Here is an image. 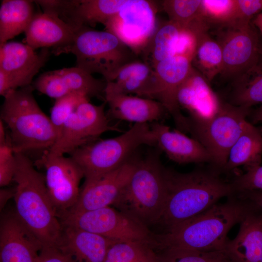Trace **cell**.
Instances as JSON below:
<instances>
[{
  "label": "cell",
  "instance_id": "6da1fadb",
  "mask_svg": "<svg viewBox=\"0 0 262 262\" xmlns=\"http://www.w3.org/2000/svg\"><path fill=\"white\" fill-rule=\"evenodd\" d=\"M195 216L162 234L154 235V248L201 251L223 250L227 235L257 205L234 194Z\"/></svg>",
  "mask_w": 262,
  "mask_h": 262
},
{
  "label": "cell",
  "instance_id": "7a4b0ae2",
  "mask_svg": "<svg viewBox=\"0 0 262 262\" xmlns=\"http://www.w3.org/2000/svg\"><path fill=\"white\" fill-rule=\"evenodd\" d=\"M222 174L210 164L184 173L165 167V201L158 224L165 231L234 195L231 182Z\"/></svg>",
  "mask_w": 262,
  "mask_h": 262
},
{
  "label": "cell",
  "instance_id": "3957f363",
  "mask_svg": "<svg viewBox=\"0 0 262 262\" xmlns=\"http://www.w3.org/2000/svg\"><path fill=\"white\" fill-rule=\"evenodd\" d=\"M15 153V213L43 246H58L63 228L49 196L45 176L26 154Z\"/></svg>",
  "mask_w": 262,
  "mask_h": 262
},
{
  "label": "cell",
  "instance_id": "277c9868",
  "mask_svg": "<svg viewBox=\"0 0 262 262\" xmlns=\"http://www.w3.org/2000/svg\"><path fill=\"white\" fill-rule=\"evenodd\" d=\"M33 86L11 90L4 96L0 119L8 129L15 153L49 150L58 134L34 98Z\"/></svg>",
  "mask_w": 262,
  "mask_h": 262
},
{
  "label": "cell",
  "instance_id": "5b68a950",
  "mask_svg": "<svg viewBox=\"0 0 262 262\" xmlns=\"http://www.w3.org/2000/svg\"><path fill=\"white\" fill-rule=\"evenodd\" d=\"M160 153L157 149L145 158H136L126 186L113 204L147 227L158 223L165 201V167Z\"/></svg>",
  "mask_w": 262,
  "mask_h": 262
},
{
  "label": "cell",
  "instance_id": "8992f818",
  "mask_svg": "<svg viewBox=\"0 0 262 262\" xmlns=\"http://www.w3.org/2000/svg\"><path fill=\"white\" fill-rule=\"evenodd\" d=\"M155 146L150 124L135 123L121 134L97 140L69 154L83 172L85 181L98 179L133 157L142 145Z\"/></svg>",
  "mask_w": 262,
  "mask_h": 262
},
{
  "label": "cell",
  "instance_id": "52a82bcc",
  "mask_svg": "<svg viewBox=\"0 0 262 262\" xmlns=\"http://www.w3.org/2000/svg\"><path fill=\"white\" fill-rule=\"evenodd\" d=\"M70 52L76 57V67L101 75L106 82L120 67L134 61L135 55L113 33L85 26L76 30Z\"/></svg>",
  "mask_w": 262,
  "mask_h": 262
},
{
  "label": "cell",
  "instance_id": "ba28073f",
  "mask_svg": "<svg viewBox=\"0 0 262 262\" xmlns=\"http://www.w3.org/2000/svg\"><path fill=\"white\" fill-rule=\"evenodd\" d=\"M251 111V108L221 102L212 116L188 119L189 132L208 151L212 159L211 164L223 174L229 151L240 135Z\"/></svg>",
  "mask_w": 262,
  "mask_h": 262
},
{
  "label": "cell",
  "instance_id": "9c48e42d",
  "mask_svg": "<svg viewBox=\"0 0 262 262\" xmlns=\"http://www.w3.org/2000/svg\"><path fill=\"white\" fill-rule=\"evenodd\" d=\"M63 226L75 227L117 242L143 241L153 243L148 227L115 208H104L80 213H65L59 216Z\"/></svg>",
  "mask_w": 262,
  "mask_h": 262
},
{
  "label": "cell",
  "instance_id": "30bf717a",
  "mask_svg": "<svg viewBox=\"0 0 262 262\" xmlns=\"http://www.w3.org/2000/svg\"><path fill=\"white\" fill-rule=\"evenodd\" d=\"M104 102L96 105L85 98L63 127L53 147L48 150L55 155L69 154L78 148L98 140L108 131H121L111 124L105 114Z\"/></svg>",
  "mask_w": 262,
  "mask_h": 262
},
{
  "label": "cell",
  "instance_id": "8fae6325",
  "mask_svg": "<svg viewBox=\"0 0 262 262\" xmlns=\"http://www.w3.org/2000/svg\"><path fill=\"white\" fill-rule=\"evenodd\" d=\"M216 29V40L223 54L219 75L232 81L256 61L262 48V39L252 22L228 24Z\"/></svg>",
  "mask_w": 262,
  "mask_h": 262
},
{
  "label": "cell",
  "instance_id": "7c38bea8",
  "mask_svg": "<svg viewBox=\"0 0 262 262\" xmlns=\"http://www.w3.org/2000/svg\"><path fill=\"white\" fill-rule=\"evenodd\" d=\"M192 56L176 55L158 63L153 68L154 77L149 98L160 102L172 116L177 130L189 132L188 117L180 111L177 95L193 67Z\"/></svg>",
  "mask_w": 262,
  "mask_h": 262
},
{
  "label": "cell",
  "instance_id": "4fadbf2b",
  "mask_svg": "<svg viewBox=\"0 0 262 262\" xmlns=\"http://www.w3.org/2000/svg\"><path fill=\"white\" fill-rule=\"evenodd\" d=\"M156 2L148 0H128L105 25L106 31L116 35L137 55L141 53L156 28Z\"/></svg>",
  "mask_w": 262,
  "mask_h": 262
},
{
  "label": "cell",
  "instance_id": "5bb4252c",
  "mask_svg": "<svg viewBox=\"0 0 262 262\" xmlns=\"http://www.w3.org/2000/svg\"><path fill=\"white\" fill-rule=\"evenodd\" d=\"M49 56L48 48L36 53L27 44L12 41L0 45V95L31 85Z\"/></svg>",
  "mask_w": 262,
  "mask_h": 262
},
{
  "label": "cell",
  "instance_id": "9a60e30c",
  "mask_svg": "<svg viewBox=\"0 0 262 262\" xmlns=\"http://www.w3.org/2000/svg\"><path fill=\"white\" fill-rule=\"evenodd\" d=\"M39 164L45 170L48 192L59 217L77 201L83 172L70 157L55 155L49 151L42 154Z\"/></svg>",
  "mask_w": 262,
  "mask_h": 262
},
{
  "label": "cell",
  "instance_id": "2e32d148",
  "mask_svg": "<svg viewBox=\"0 0 262 262\" xmlns=\"http://www.w3.org/2000/svg\"><path fill=\"white\" fill-rule=\"evenodd\" d=\"M136 160L133 157L119 167L102 177L85 181L77 201L66 213L83 212L113 205L126 186L134 170Z\"/></svg>",
  "mask_w": 262,
  "mask_h": 262
},
{
  "label": "cell",
  "instance_id": "e0dca14e",
  "mask_svg": "<svg viewBox=\"0 0 262 262\" xmlns=\"http://www.w3.org/2000/svg\"><path fill=\"white\" fill-rule=\"evenodd\" d=\"M106 85L105 81L75 66L44 72L33 86L40 93L57 99L72 93L83 94L89 98H104Z\"/></svg>",
  "mask_w": 262,
  "mask_h": 262
},
{
  "label": "cell",
  "instance_id": "ac0fdd59",
  "mask_svg": "<svg viewBox=\"0 0 262 262\" xmlns=\"http://www.w3.org/2000/svg\"><path fill=\"white\" fill-rule=\"evenodd\" d=\"M43 245L15 211L3 214L0 223V262H38Z\"/></svg>",
  "mask_w": 262,
  "mask_h": 262
},
{
  "label": "cell",
  "instance_id": "d6986e66",
  "mask_svg": "<svg viewBox=\"0 0 262 262\" xmlns=\"http://www.w3.org/2000/svg\"><path fill=\"white\" fill-rule=\"evenodd\" d=\"M76 31L59 17L34 14L25 31L27 44L33 49L52 48L55 55L70 52Z\"/></svg>",
  "mask_w": 262,
  "mask_h": 262
},
{
  "label": "cell",
  "instance_id": "ffe728a7",
  "mask_svg": "<svg viewBox=\"0 0 262 262\" xmlns=\"http://www.w3.org/2000/svg\"><path fill=\"white\" fill-rule=\"evenodd\" d=\"M150 126L155 146L171 160L180 164H212L210 154L196 139L178 130H171L168 126L158 122Z\"/></svg>",
  "mask_w": 262,
  "mask_h": 262
},
{
  "label": "cell",
  "instance_id": "44dd1931",
  "mask_svg": "<svg viewBox=\"0 0 262 262\" xmlns=\"http://www.w3.org/2000/svg\"><path fill=\"white\" fill-rule=\"evenodd\" d=\"M224 251L232 262H262V210L257 205L240 223Z\"/></svg>",
  "mask_w": 262,
  "mask_h": 262
},
{
  "label": "cell",
  "instance_id": "7402d4cb",
  "mask_svg": "<svg viewBox=\"0 0 262 262\" xmlns=\"http://www.w3.org/2000/svg\"><path fill=\"white\" fill-rule=\"evenodd\" d=\"M209 82L193 67L180 88L177 100L180 108L187 111L189 119L207 118L218 110L221 101L210 87Z\"/></svg>",
  "mask_w": 262,
  "mask_h": 262
},
{
  "label": "cell",
  "instance_id": "603a6c76",
  "mask_svg": "<svg viewBox=\"0 0 262 262\" xmlns=\"http://www.w3.org/2000/svg\"><path fill=\"white\" fill-rule=\"evenodd\" d=\"M58 246L74 262H103L110 247L118 242L75 227L63 226Z\"/></svg>",
  "mask_w": 262,
  "mask_h": 262
},
{
  "label": "cell",
  "instance_id": "cb8c5ba5",
  "mask_svg": "<svg viewBox=\"0 0 262 262\" xmlns=\"http://www.w3.org/2000/svg\"><path fill=\"white\" fill-rule=\"evenodd\" d=\"M105 102L114 118L135 123L158 122L166 111L156 100L126 94H105Z\"/></svg>",
  "mask_w": 262,
  "mask_h": 262
},
{
  "label": "cell",
  "instance_id": "d4e9b609",
  "mask_svg": "<svg viewBox=\"0 0 262 262\" xmlns=\"http://www.w3.org/2000/svg\"><path fill=\"white\" fill-rule=\"evenodd\" d=\"M154 70L145 62L134 60L122 66L106 82L105 94H135L149 98Z\"/></svg>",
  "mask_w": 262,
  "mask_h": 262
},
{
  "label": "cell",
  "instance_id": "484cf974",
  "mask_svg": "<svg viewBox=\"0 0 262 262\" xmlns=\"http://www.w3.org/2000/svg\"><path fill=\"white\" fill-rule=\"evenodd\" d=\"M262 157V130L247 120L231 148L223 170L226 173L244 166L246 171L261 165Z\"/></svg>",
  "mask_w": 262,
  "mask_h": 262
},
{
  "label": "cell",
  "instance_id": "4316f807",
  "mask_svg": "<svg viewBox=\"0 0 262 262\" xmlns=\"http://www.w3.org/2000/svg\"><path fill=\"white\" fill-rule=\"evenodd\" d=\"M128 0H78L65 22L75 31L82 26L104 25L125 5Z\"/></svg>",
  "mask_w": 262,
  "mask_h": 262
},
{
  "label": "cell",
  "instance_id": "83f0119b",
  "mask_svg": "<svg viewBox=\"0 0 262 262\" xmlns=\"http://www.w3.org/2000/svg\"><path fill=\"white\" fill-rule=\"evenodd\" d=\"M229 103L251 108L262 105V48L256 61L231 81Z\"/></svg>",
  "mask_w": 262,
  "mask_h": 262
},
{
  "label": "cell",
  "instance_id": "f1b7e54d",
  "mask_svg": "<svg viewBox=\"0 0 262 262\" xmlns=\"http://www.w3.org/2000/svg\"><path fill=\"white\" fill-rule=\"evenodd\" d=\"M183 30L170 20L157 26L141 53L143 61L153 69L159 62L176 55Z\"/></svg>",
  "mask_w": 262,
  "mask_h": 262
},
{
  "label": "cell",
  "instance_id": "f546056e",
  "mask_svg": "<svg viewBox=\"0 0 262 262\" xmlns=\"http://www.w3.org/2000/svg\"><path fill=\"white\" fill-rule=\"evenodd\" d=\"M34 1L4 0L0 7V45L25 32L32 19Z\"/></svg>",
  "mask_w": 262,
  "mask_h": 262
},
{
  "label": "cell",
  "instance_id": "4dcf8cb0",
  "mask_svg": "<svg viewBox=\"0 0 262 262\" xmlns=\"http://www.w3.org/2000/svg\"><path fill=\"white\" fill-rule=\"evenodd\" d=\"M161 3L169 20L196 36L210 29L202 14V0H164Z\"/></svg>",
  "mask_w": 262,
  "mask_h": 262
},
{
  "label": "cell",
  "instance_id": "1f68e13d",
  "mask_svg": "<svg viewBox=\"0 0 262 262\" xmlns=\"http://www.w3.org/2000/svg\"><path fill=\"white\" fill-rule=\"evenodd\" d=\"M192 65L209 82L220 74L223 68L222 49L218 42L211 37L208 32L196 37Z\"/></svg>",
  "mask_w": 262,
  "mask_h": 262
},
{
  "label": "cell",
  "instance_id": "d6a6232c",
  "mask_svg": "<svg viewBox=\"0 0 262 262\" xmlns=\"http://www.w3.org/2000/svg\"><path fill=\"white\" fill-rule=\"evenodd\" d=\"M103 262H159L151 245L143 241L118 242L109 248Z\"/></svg>",
  "mask_w": 262,
  "mask_h": 262
},
{
  "label": "cell",
  "instance_id": "836d02e7",
  "mask_svg": "<svg viewBox=\"0 0 262 262\" xmlns=\"http://www.w3.org/2000/svg\"><path fill=\"white\" fill-rule=\"evenodd\" d=\"M161 251L159 262H232L224 250L201 251L171 248Z\"/></svg>",
  "mask_w": 262,
  "mask_h": 262
},
{
  "label": "cell",
  "instance_id": "e575fe53",
  "mask_svg": "<svg viewBox=\"0 0 262 262\" xmlns=\"http://www.w3.org/2000/svg\"><path fill=\"white\" fill-rule=\"evenodd\" d=\"M235 0H202V11L210 28L229 24L234 13Z\"/></svg>",
  "mask_w": 262,
  "mask_h": 262
},
{
  "label": "cell",
  "instance_id": "d590c367",
  "mask_svg": "<svg viewBox=\"0 0 262 262\" xmlns=\"http://www.w3.org/2000/svg\"><path fill=\"white\" fill-rule=\"evenodd\" d=\"M86 98H89L83 94L72 93L56 99L49 118L58 136L69 118Z\"/></svg>",
  "mask_w": 262,
  "mask_h": 262
},
{
  "label": "cell",
  "instance_id": "8d00e7d4",
  "mask_svg": "<svg viewBox=\"0 0 262 262\" xmlns=\"http://www.w3.org/2000/svg\"><path fill=\"white\" fill-rule=\"evenodd\" d=\"M16 168L15 153L10 138L0 145V186L8 185L13 181Z\"/></svg>",
  "mask_w": 262,
  "mask_h": 262
},
{
  "label": "cell",
  "instance_id": "74e56055",
  "mask_svg": "<svg viewBox=\"0 0 262 262\" xmlns=\"http://www.w3.org/2000/svg\"><path fill=\"white\" fill-rule=\"evenodd\" d=\"M230 182L235 193L245 191H262V166L236 176Z\"/></svg>",
  "mask_w": 262,
  "mask_h": 262
},
{
  "label": "cell",
  "instance_id": "f35d334b",
  "mask_svg": "<svg viewBox=\"0 0 262 262\" xmlns=\"http://www.w3.org/2000/svg\"><path fill=\"white\" fill-rule=\"evenodd\" d=\"M261 12L262 0H235L233 17L228 24L250 23L253 18Z\"/></svg>",
  "mask_w": 262,
  "mask_h": 262
},
{
  "label": "cell",
  "instance_id": "ab89813d",
  "mask_svg": "<svg viewBox=\"0 0 262 262\" xmlns=\"http://www.w3.org/2000/svg\"><path fill=\"white\" fill-rule=\"evenodd\" d=\"M77 0H35L43 10V13L59 17L64 22L71 10L78 3Z\"/></svg>",
  "mask_w": 262,
  "mask_h": 262
},
{
  "label": "cell",
  "instance_id": "60d3db41",
  "mask_svg": "<svg viewBox=\"0 0 262 262\" xmlns=\"http://www.w3.org/2000/svg\"><path fill=\"white\" fill-rule=\"evenodd\" d=\"M38 262H74L72 257L57 246H43Z\"/></svg>",
  "mask_w": 262,
  "mask_h": 262
},
{
  "label": "cell",
  "instance_id": "b9f144b4",
  "mask_svg": "<svg viewBox=\"0 0 262 262\" xmlns=\"http://www.w3.org/2000/svg\"><path fill=\"white\" fill-rule=\"evenodd\" d=\"M235 194L240 196L252 201L262 210V191H245L237 192Z\"/></svg>",
  "mask_w": 262,
  "mask_h": 262
},
{
  "label": "cell",
  "instance_id": "7bdbcfd3",
  "mask_svg": "<svg viewBox=\"0 0 262 262\" xmlns=\"http://www.w3.org/2000/svg\"><path fill=\"white\" fill-rule=\"evenodd\" d=\"M15 188L14 189L2 188L0 190V208L1 210L5 205L8 200L14 197Z\"/></svg>",
  "mask_w": 262,
  "mask_h": 262
},
{
  "label": "cell",
  "instance_id": "ee69618b",
  "mask_svg": "<svg viewBox=\"0 0 262 262\" xmlns=\"http://www.w3.org/2000/svg\"><path fill=\"white\" fill-rule=\"evenodd\" d=\"M251 22L257 30L262 39V12L257 14L253 18Z\"/></svg>",
  "mask_w": 262,
  "mask_h": 262
},
{
  "label": "cell",
  "instance_id": "f6af8a7d",
  "mask_svg": "<svg viewBox=\"0 0 262 262\" xmlns=\"http://www.w3.org/2000/svg\"><path fill=\"white\" fill-rule=\"evenodd\" d=\"M253 123L262 122V105L251 111L250 115Z\"/></svg>",
  "mask_w": 262,
  "mask_h": 262
}]
</instances>
